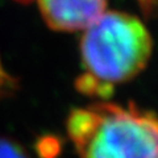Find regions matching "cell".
<instances>
[{"label": "cell", "instance_id": "cell-1", "mask_svg": "<svg viewBox=\"0 0 158 158\" xmlns=\"http://www.w3.org/2000/svg\"><path fill=\"white\" fill-rule=\"evenodd\" d=\"M83 32V74L77 79V87L86 95H111L116 85L131 81L144 70L152 56L150 33L132 15L104 12Z\"/></svg>", "mask_w": 158, "mask_h": 158}, {"label": "cell", "instance_id": "cell-2", "mask_svg": "<svg viewBox=\"0 0 158 158\" xmlns=\"http://www.w3.org/2000/svg\"><path fill=\"white\" fill-rule=\"evenodd\" d=\"M66 128L79 158H158V115L135 104L77 108Z\"/></svg>", "mask_w": 158, "mask_h": 158}, {"label": "cell", "instance_id": "cell-3", "mask_svg": "<svg viewBox=\"0 0 158 158\" xmlns=\"http://www.w3.org/2000/svg\"><path fill=\"white\" fill-rule=\"evenodd\" d=\"M44 21L53 31H86L106 12L107 0H37Z\"/></svg>", "mask_w": 158, "mask_h": 158}, {"label": "cell", "instance_id": "cell-4", "mask_svg": "<svg viewBox=\"0 0 158 158\" xmlns=\"http://www.w3.org/2000/svg\"><path fill=\"white\" fill-rule=\"evenodd\" d=\"M0 158H29L20 145L7 138H0Z\"/></svg>", "mask_w": 158, "mask_h": 158}, {"label": "cell", "instance_id": "cell-5", "mask_svg": "<svg viewBox=\"0 0 158 158\" xmlns=\"http://www.w3.org/2000/svg\"><path fill=\"white\" fill-rule=\"evenodd\" d=\"M15 87V82L12 77L6 71V69L3 67L2 62H0V98L4 95H9L11 91Z\"/></svg>", "mask_w": 158, "mask_h": 158}, {"label": "cell", "instance_id": "cell-6", "mask_svg": "<svg viewBox=\"0 0 158 158\" xmlns=\"http://www.w3.org/2000/svg\"><path fill=\"white\" fill-rule=\"evenodd\" d=\"M16 2H20V3H29V2H32V0H16Z\"/></svg>", "mask_w": 158, "mask_h": 158}]
</instances>
